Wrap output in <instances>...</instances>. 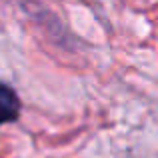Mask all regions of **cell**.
Instances as JSON below:
<instances>
[{"mask_svg":"<svg viewBox=\"0 0 158 158\" xmlns=\"http://www.w3.org/2000/svg\"><path fill=\"white\" fill-rule=\"evenodd\" d=\"M20 116V98L12 86L0 82V124L14 122Z\"/></svg>","mask_w":158,"mask_h":158,"instance_id":"cell-1","label":"cell"}]
</instances>
